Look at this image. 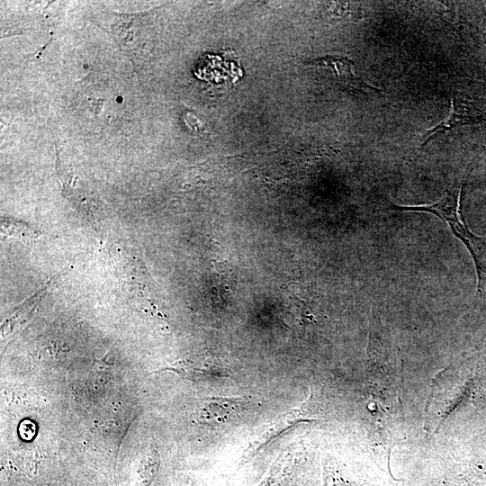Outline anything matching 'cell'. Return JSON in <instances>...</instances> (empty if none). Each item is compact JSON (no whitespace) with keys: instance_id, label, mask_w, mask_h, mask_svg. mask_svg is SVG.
<instances>
[{"instance_id":"6da1fadb","label":"cell","mask_w":486,"mask_h":486,"mask_svg":"<svg viewBox=\"0 0 486 486\" xmlns=\"http://www.w3.org/2000/svg\"><path fill=\"white\" fill-rule=\"evenodd\" d=\"M462 190L463 187L449 190L439 201L428 204L400 205L392 202L390 207L400 212L432 213L446 222L452 233L464 243L472 256L478 277L477 287L480 292L486 282V239L471 232L459 219Z\"/></svg>"},{"instance_id":"3957f363","label":"cell","mask_w":486,"mask_h":486,"mask_svg":"<svg viewBox=\"0 0 486 486\" xmlns=\"http://www.w3.org/2000/svg\"><path fill=\"white\" fill-rule=\"evenodd\" d=\"M485 120L486 118L481 116L475 117L466 113L465 111L457 104L456 100L452 97L448 116L424 134L421 147L426 145L438 134L452 130L458 126L472 124Z\"/></svg>"},{"instance_id":"277c9868","label":"cell","mask_w":486,"mask_h":486,"mask_svg":"<svg viewBox=\"0 0 486 486\" xmlns=\"http://www.w3.org/2000/svg\"><path fill=\"white\" fill-rule=\"evenodd\" d=\"M160 371H172L184 378L197 380H216L230 376V372L223 368L216 367H194L184 363H177L174 365L161 369Z\"/></svg>"},{"instance_id":"7a4b0ae2","label":"cell","mask_w":486,"mask_h":486,"mask_svg":"<svg viewBox=\"0 0 486 486\" xmlns=\"http://www.w3.org/2000/svg\"><path fill=\"white\" fill-rule=\"evenodd\" d=\"M318 64L332 70L338 82L346 88L364 93H379L380 90L364 81L354 71V63L344 57L326 56L313 60Z\"/></svg>"},{"instance_id":"8992f818","label":"cell","mask_w":486,"mask_h":486,"mask_svg":"<svg viewBox=\"0 0 486 486\" xmlns=\"http://www.w3.org/2000/svg\"><path fill=\"white\" fill-rule=\"evenodd\" d=\"M469 392L472 401L482 408L486 407V343L479 356Z\"/></svg>"},{"instance_id":"5b68a950","label":"cell","mask_w":486,"mask_h":486,"mask_svg":"<svg viewBox=\"0 0 486 486\" xmlns=\"http://www.w3.org/2000/svg\"><path fill=\"white\" fill-rule=\"evenodd\" d=\"M209 402V409L215 410L214 411H211L210 418L213 420L222 422L233 418L234 416L247 408L246 406L250 401L237 398H219L212 399Z\"/></svg>"},{"instance_id":"52a82bcc","label":"cell","mask_w":486,"mask_h":486,"mask_svg":"<svg viewBox=\"0 0 486 486\" xmlns=\"http://www.w3.org/2000/svg\"><path fill=\"white\" fill-rule=\"evenodd\" d=\"M322 466V486H354L332 462L324 461Z\"/></svg>"}]
</instances>
